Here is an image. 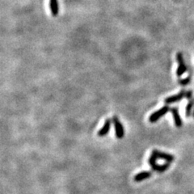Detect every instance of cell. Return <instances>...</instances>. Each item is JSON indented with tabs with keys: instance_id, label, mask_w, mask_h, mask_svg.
I'll return each mask as SVG.
<instances>
[{
	"instance_id": "277c9868",
	"label": "cell",
	"mask_w": 194,
	"mask_h": 194,
	"mask_svg": "<svg viewBox=\"0 0 194 194\" xmlns=\"http://www.w3.org/2000/svg\"><path fill=\"white\" fill-rule=\"evenodd\" d=\"M176 60L178 62V68L176 70V75L177 77H180L187 71L188 67H187L186 64H185V59H184V56L181 52L176 53Z\"/></svg>"
},
{
	"instance_id": "6da1fadb",
	"label": "cell",
	"mask_w": 194,
	"mask_h": 194,
	"mask_svg": "<svg viewBox=\"0 0 194 194\" xmlns=\"http://www.w3.org/2000/svg\"><path fill=\"white\" fill-rule=\"evenodd\" d=\"M157 159H158V158L153 155V154H151V157H150L149 159H148V164H150V166L151 167L153 171H155V172H160L161 173V172H164L169 168L170 163H166V164H162V165H159V164H158L156 163Z\"/></svg>"
},
{
	"instance_id": "5bb4252c",
	"label": "cell",
	"mask_w": 194,
	"mask_h": 194,
	"mask_svg": "<svg viewBox=\"0 0 194 194\" xmlns=\"http://www.w3.org/2000/svg\"><path fill=\"white\" fill-rule=\"evenodd\" d=\"M193 117H194V111H193Z\"/></svg>"
},
{
	"instance_id": "3957f363",
	"label": "cell",
	"mask_w": 194,
	"mask_h": 194,
	"mask_svg": "<svg viewBox=\"0 0 194 194\" xmlns=\"http://www.w3.org/2000/svg\"><path fill=\"white\" fill-rule=\"evenodd\" d=\"M113 124L114 125V129H115V134L118 139H121L124 138L125 136V129L123 125L121 124V121L119 120L117 116H113Z\"/></svg>"
},
{
	"instance_id": "7a4b0ae2",
	"label": "cell",
	"mask_w": 194,
	"mask_h": 194,
	"mask_svg": "<svg viewBox=\"0 0 194 194\" xmlns=\"http://www.w3.org/2000/svg\"><path fill=\"white\" fill-rule=\"evenodd\" d=\"M170 110H171V108H170V107L168 106V104L164 105V107L160 108L158 111L153 113L150 116L149 121L151 123L156 122V121H158V120L161 118V117H164L165 114H167V113H168Z\"/></svg>"
},
{
	"instance_id": "30bf717a",
	"label": "cell",
	"mask_w": 194,
	"mask_h": 194,
	"mask_svg": "<svg viewBox=\"0 0 194 194\" xmlns=\"http://www.w3.org/2000/svg\"><path fill=\"white\" fill-rule=\"evenodd\" d=\"M49 9L53 16H57L59 13V6L58 0H49Z\"/></svg>"
},
{
	"instance_id": "8fae6325",
	"label": "cell",
	"mask_w": 194,
	"mask_h": 194,
	"mask_svg": "<svg viewBox=\"0 0 194 194\" xmlns=\"http://www.w3.org/2000/svg\"><path fill=\"white\" fill-rule=\"evenodd\" d=\"M194 106V100H192V98L189 99V102H188V104L186 106V108H185V115L186 117H189L192 114V108H193Z\"/></svg>"
},
{
	"instance_id": "4fadbf2b",
	"label": "cell",
	"mask_w": 194,
	"mask_h": 194,
	"mask_svg": "<svg viewBox=\"0 0 194 194\" xmlns=\"http://www.w3.org/2000/svg\"><path fill=\"white\" fill-rule=\"evenodd\" d=\"M192 97V92L191 90L187 91H186V96H185V98L188 99V100H189V99H191Z\"/></svg>"
},
{
	"instance_id": "5b68a950",
	"label": "cell",
	"mask_w": 194,
	"mask_h": 194,
	"mask_svg": "<svg viewBox=\"0 0 194 194\" xmlns=\"http://www.w3.org/2000/svg\"><path fill=\"white\" fill-rule=\"evenodd\" d=\"M153 155H155L157 158H161V159H164V160L166 161L167 163H172L174 160H175V157L174 155H171V154H168V153L166 152H163V151H158L157 149H154L152 151Z\"/></svg>"
},
{
	"instance_id": "7c38bea8",
	"label": "cell",
	"mask_w": 194,
	"mask_h": 194,
	"mask_svg": "<svg viewBox=\"0 0 194 194\" xmlns=\"http://www.w3.org/2000/svg\"><path fill=\"white\" fill-rule=\"evenodd\" d=\"M190 82H191V75H189L188 77L185 78V79H179V80H178V83H179L180 86H186V85L189 84Z\"/></svg>"
},
{
	"instance_id": "8992f818",
	"label": "cell",
	"mask_w": 194,
	"mask_h": 194,
	"mask_svg": "<svg viewBox=\"0 0 194 194\" xmlns=\"http://www.w3.org/2000/svg\"><path fill=\"white\" fill-rule=\"evenodd\" d=\"M186 91L185 90H181L177 95H174V96H171L169 97H167L165 100H164V103L166 104H171L175 103V102H178L180 100H183L184 98H185L186 96Z\"/></svg>"
},
{
	"instance_id": "52a82bcc",
	"label": "cell",
	"mask_w": 194,
	"mask_h": 194,
	"mask_svg": "<svg viewBox=\"0 0 194 194\" xmlns=\"http://www.w3.org/2000/svg\"><path fill=\"white\" fill-rule=\"evenodd\" d=\"M170 112H171L172 114V117H173V120L174 122H175V126L178 127V128L182 126V125H183V121H182V119H181L180 116L178 108L177 107L172 108L171 110H170Z\"/></svg>"
},
{
	"instance_id": "ba28073f",
	"label": "cell",
	"mask_w": 194,
	"mask_h": 194,
	"mask_svg": "<svg viewBox=\"0 0 194 194\" xmlns=\"http://www.w3.org/2000/svg\"><path fill=\"white\" fill-rule=\"evenodd\" d=\"M112 123H113V120H111V119H107L106 120L104 125L101 127V129L97 133L99 137H104V136H106L108 134V132L110 131V129H111Z\"/></svg>"
},
{
	"instance_id": "9c48e42d",
	"label": "cell",
	"mask_w": 194,
	"mask_h": 194,
	"mask_svg": "<svg viewBox=\"0 0 194 194\" xmlns=\"http://www.w3.org/2000/svg\"><path fill=\"white\" fill-rule=\"evenodd\" d=\"M151 175H152V172L144 171V172H139V173L136 174V175H134V180L136 182H141V181L151 178Z\"/></svg>"
}]
</instances>
